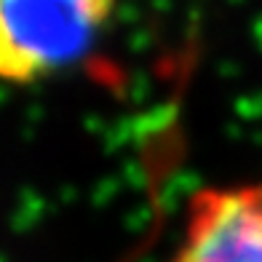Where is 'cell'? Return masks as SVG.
<instances>
[{
  "instance_id": "obj_2",
  "label": "cell",
  "mask_w": 262,
  "mask_h": 262,
  "mask_svg": "<svg viewBox=\"0 0 262 262\" xmlns=\"http://www.w3.org/2000/svg\"><path fill=\"white\" fill-rule=\"evenodd\" d=\"M166 262H262V180L198 187Z\"/></svg>"
},
{
  "instance_id": "obj_1",
  "label": "cell",
  "mask_w": 262,
  "mask_h": 262,
  "mask_svg": "<svg viewBox=\"0 0 262 262\" xmlns=\"http://www.w3.org/2000/svg\"><path fill=\"white\" fill-rule=\"evenodd\" d=\"M118 0H0V80L35 86L86 62Z\"/></svg>"
}]
</instances>
